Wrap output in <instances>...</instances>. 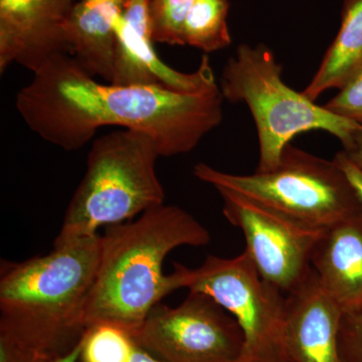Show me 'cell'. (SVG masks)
I'll list each match as a JSON object with an SVG mask.
<instances>
[{"label":"cell","mask_w":362,"mask_h":362,"mask_svg":"<svg viewBox=\"0 0 362 362\" xmlns=\"http://www.w3.org/2000/svg\"><path fill=\"white\" fill-rule=\"evenodd\" d=\"M228 9V0H195L185 21V45L206 54L230 45L232 37L226 23Z\"/></svg>","instance_id":"cell-17"},{"label":"cell","mask_w":362,"mask_h":362,"mask_svg":"<svg viewBox=\"0 0 362 362\" xmlns=\"http://www.w3.org/2000/svg\"><path fill=\"white\" fill-rule=\"evenodd\" d=\"M78 0H0V73L13 64L33 71L69 54L65 26Z\"/></svg>","instance_id":"cell-11"},{"label":"cell","mask_w":362,"mask_h":362,"mask_svg":"<svg viewBox=\"0 0 362 362\" xmlns=\"http://www.w3.org/2000/svg\"><path fill=\"white\" fill-rule=\"evenodd\" d=\"M181 287L213 298L235 319L244 335L239 362H289L284 334L287 296L259 276L246 252L209 256L199 268L175 264Z\"/></svg>","instance_id":"cell-7"},{"label":"cell","mask_w":362,"mask_h":362,"mask_svg":"<svg viewBox=\"0 0 362 362\" xmlns=\"http://www.w3.org/2000/svg\"><path fill=\"white\" fill-rule=\"evenodd\" d=\"M218 84L197 92L156 85L98 82L70 54H58L33 73L16 106L45 141L82 148L105 126L139 131L156 142L160 157L187 154L223 119Z\"/></svg>","instance_id":"cell-1"},{"label":"cell","mask_w":362,"mask_h":362,"mask_svg":"<svg viewBox=\"0 0 362 362\" xmlns=\"http://www.w3.org/2000/svg\"><path fill=\"white\" fill-rule=\"evenodd\" d=\"M150 0H128L114 23L115 61L112 84L156 85L180 92H197L218 84L209 57L197 71L181 73L162 62L154 49Z\"/></svg>","instance_id":"cell-10"},{"label":"cell","mask_w":362,"mask_h":362,"mask_svg":"<svg viewBox=\"0 0 362 362\" xmlns=\"http://www.w3.org/2000/svg\"><path fill=\"white\" fill-rule=\"evenodd\" d=\"M223 214L244 235L245 252L259 276L290 294L310 275L311 259L324 230L310 228L247 197L218 190Z\"/></svg>","instance_id":"cell-9"},{"label":"cell","mask_w":362,"mask_h":362,"mask_svg":"<svg viewBox=\"0 0 362 362\" xmlns=\"http://www.w3.org/2000/svg\"><path fill=\"white\" fill-rule=\"evenodd\" d=\"M333 159L340 166V168L344 171L350 182L356 188L357 194H358L362 204V169L357 168L356 164L352 163L343 150L335 154Z\"/></svg>","instance_id":"cell-22"},{"label":"cell","mask_w":362,"mask_h":362,"mask_svg":"<svg viewBox=\"0 0 362 362\" xmlns=\"http://www.w3.org/2000/svg\"><path fill=\"white\" fill-rule=\"evenodd\" d=\"M0 362H40L20 343L0 333Z\"/></svg>","instance_id":"cell-21"},{"label":"cell","mask_w":362,"mask_h":362,"mask_svg":"<svg viewBox=\"0 0 362 362\" xmlns=\"http://www.w3.org/2000/svg\"><path fill=\"white\" fill-rule=\"evenodd\" d=\"M159 157L154 140L139 131H113L97 138L54 243L99 235V228L164 204L156 168Z\"/></svg>","instance_id":"cell-5"},{"label":"cell","mask_w":362,"mask_h":362,"mask_svg":"<svg viewBox=\"0 0 362 362\" xmlns=\"http://www.w3.org/2000/svg\"><path fill=\"white\" fill-rule=\"evenodd\" d=\"M100 261V233L54 243L49 254L4 262L0 333L40 362H54L85 334L83 313Z\"/></svg>","instance_id":"cell-3"},{"label":"cell","mask_w":362,"mask_h":362,"mask_svg":"<svg viewBox=\"0 0 362 362\" xmlns=\"http://www.w3.org/2000/svg\"><path fill=\"white\" fill-rule=\"evenodd\" d=\"M342 314L312 269L306 280L287 295L284 341L289 362H343Z\"/></svg>","instance_id":"cell-12"},{"label":"cell","mask_w":362,"mask_h":362,"mask_svg":"<svg viewBox=\"0 0 362 362\" xmlns=\"http://www.w3.org/2000/svg\"><path fill=\"white\" fill-rule=\"evenodd\" d=\"M361 66L362 0H344L339 32L302 93L315 102L326 90H339Z\"/></svg>","instance_id":"cell-15"},{"label":"cell","mask_w":362,"mask_h":362,"mask_svg":"<svg viewBox=\"0 0 362 362\" xmlns=\"http://www.w3.org/2000/svg\"><path fill=\"white\" fill-rule=\"evenodd\" d=\"M352 163L362 169V131L357 133L349 149L343 150Z\"/></svg>","instance_id":"cell-23"},{"label":"cell","mask_w":362,"mask_h":362,"mask_svg":"<svg viewBox=\"0 0 362 362\" xmlns=\"http://www.w3.org/2000/svg\"><path fill=\"white\" fill-rule=\"evenodd\" d=\"M81 347H82V343L80 341L78 343V345L75 349H71L69 354L59 357V358L56 359L54 362H78V358H80Z\"/></svg>","instance_id":"cell-24"},{"label":"cell","mask_w":362,"mask_h":362,"mask_svg":"<svg viewBox=\"0 0 362 362\" xmlns=\"http://www.w3.org/2000/svg\"><path fill=\"white\" fill-rule=\"evenodd\" d=\"M128 0H78L65 26L70 56L89 75L111 83L115 61L114 23Z\"/></svg>","instance_id":"cell-14"},{"label":"cell","mask_w":362,"mask_h":362,"mask_svg":"<svg viewBox=\"0 0 362 362\" xmlns=\"http://www.w3.org/2000/svg\"><path fill=\"white\" fill-rule=\"evenodd\" d=\"M211 242L206 226L180 206H162L100 235L96 277L86 300V330L108 324L132 334L164 297L181 287L177 271L165 275L169 252Z\"/></svg>","instance_id":"cell-2"},{"label":"cell","mask_w":362,"mask_h":362,"mask_svg":"<svg viewBox=\"0 0 362 362\" xmlns=\"http://www.w3.org/2000/svg\"><path fill=\"white\" fill-rule=\"evenodd\" d=\"M282 73L270 47L243 44L226 62L218 84L226 101L245 104L251 112L258 132L259 173L277 168L286 146L301 133L324 131L346 150L362 131L361 124L335 115L293 90Z\"/></svg>","instance_id":"cell-4"},{"label":"cell","mask_w":362,"mask_h":362,"mask_svg":"<svg viewBox=\"0 0 362 362\" xmlns=\"http://www.w3.org/2000/svg\"><path fill=\"white\" fill-rule=\"evenodd\" d=\"M339 345L343 362H362V303L343 312Z\"/></svg>","instance_id":"cell-20"},{"label":"cell","mask_w":362,"mask_h":362,"mask_svg":"<svg viewBox=\"0 0 362 362\" xmlns=\"http://www.w3.org/2000/svg\"><path fill=\"white\" fill-rule=\"evenodd\" d=\"M323 106L335 115L362 125V66Z\"/></svg>","instance_id":"cell-19"},{"label":"cell","mask_w":362,"mask_h":362,"mask_svg":"<svg viewBox=\"0 0 362 362\" xmlns=\"http://www.w3.org/2000/svg\"><path fill=\"white\" fill-rule=\"evenodd\" d=\"M194 175L216 190L235 192L319 230L362 214L356 188L334 159L326 160L292 143L271 171L233 175L199 163Z\"/></svg>","instance_id":"cell-6"},{"label":"cell","mask_w":362,"mask_h":362,"mask_svg":"<svg viewBox=\"0 0 362 362\" xmlns=\"http://www.w3.org/2000/svg\"><path fill=\"white\" fill-rule=\"evenodd\" d=\"M132 337L162 362H239L244 352L235 319L201 292L176 307L157 304Z\"/></svg>","instance_id":"cell-8"},{"label":"cell","mask_w":362,"mask_h":362,"mask_svg":"<svg viewBox=\"0 0 362 362\" xmlns=\"http://www.w3.org/2000/svg\"><path fill=\"white\" fill-rule=\"evenodd\" d=\"M195 0H150L152 40L170 45H185L183 32Z\"/></svg>","instance_id":"cell-18"},{"label":"cell","mask_w":362,"mask_h":362,"mask_svg":"<svg viewBox=\"0 0 362 362\" xmlns=\"http://www.w3.org/2000/svg\"><path fill=\"white\" fill-rule=\"evenodd\" d=\"M81 343L78 362H162L128 331L108 324L88 328Z\"/></svg>","instance_id":"cell-16"},{"label":"cell","mask_w":362,"mask_h":362,"mask_svg":"<svg viewBox=\"0 0 362 362\" xmlns=\"http://www.w3.org/2000/svg\"><path fill=\"white\" fill-rule=\"evenodd\" d=\"M311 267L343 312L362 303V214L324 230Z\"/></svg>","instance_id":"cell-13"}]
</instances>
